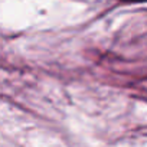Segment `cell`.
<instances>
[{
  "label": "cell",
  "instance_id": "cell-1",
  "mask_svg": "<svg viewBox=\"0 0 147 147\" xmlns=\"http://www.w3.org/2000/svg\"><path fill=\"white\" fill-rule=\"evenodd\" d=\"M121 2H127V3H146L147 0H121Z\"/></svg>",
  "mask_w": 147,
  "mask_h": 147
}]
</instances>
